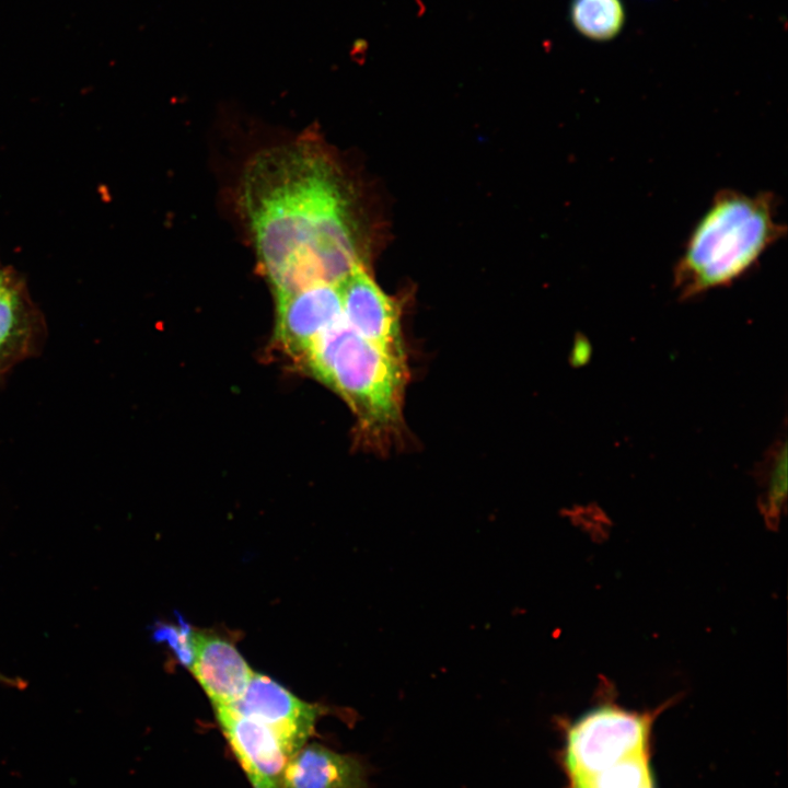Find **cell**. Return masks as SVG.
<instances>
[{"label":"cell","instance_id":"6da1fadb","mask_svg":"<svg viewBox=\"0 0 788 788\" xmlns=\"http://www.w3.org/2000/svg\"><path fill=\"white\" fill-rule=\"evenodd\" d=\"M240 201L276 296L317 282L338 285L362 266L348 190L314 144L258 153L245 169Z\"/></svg>","mask_w":788,"mask_h":788},{"label":"cell","instance_id":"ba28073f","mask_svg":"<svg viewBox=\"0 0 788 788\" xmlns=\"http://www.w3.org/2000/svg\"><path fill=\"white\" fill-rule=\"evenodd\" d=\"M220 729L253 788H280L290 755L278 735L265 725L229 707H216Z\"/></svg>","mask_w":788,"mask_h":788},{"label":"cell","instance_id":"e0dca14e","mask_svg":"<svg viewBox=\"0 0 788 788\" xmlns=\"http://www.w3.org/2000/svg\"><path fill=\"white\" fill-rule=\"evenodd\" d=\"M11 283L12 281L10 278L0 270V293H2Z\"/></svg>","mask_w":788,"mask_h":788},{"label":"cell","instance_id":"5b68a950","mask_svg":"<svg viewBox=\"0 0 788 788\" xmlns=\"http://www.w3.org/2000/svg\"><path fill=\"white\" fill-rule=\"evenodd\" d=\"M229 707L271 729L290 757L314 734L323 708L299 699L273 679L254 673L243 695Z\"/></svg>","mask_w":788,"mask_h":788},{"label":"cell","instance_id":"2e32d148","mask_svg":"<svg viewBox=\"0 0 788 788\" xmlns=\"http://www.w3.org/2000/svg\"><path fill=\"white\" fill-rule=\"evenodd\" d=\"M0 683L10 687L25 688L27 683L20 677H11L0 672Z\"/></svg>","mask_w":788,"mask_h":788},{"label":"cell","instance_id":"277c9868","mask_svg":"<svg viewBox=\"0 0 788 788\" xmlns=\"http://www.w3.org/2000/svg\"><path fill=\"white\" fill-rule=\"evenodd\" d=\"M654 715L599 705L568 729L564 762L568 776L590 772L623 756L649 750Z\"/></svg>","mask_w":788,"mask_h":788},{"label":"cell","instance_id":"7a4b0ae2","mask_svg":"<svg viewBox=\"0 0 788 788\" xmlns=\"http://www.w3.org/2000/svg\"><path fill=\"white\" fill-rule=\"evenodd\" d=\"M787 233L770 192L746 194L725 188L688 234L673 269V287L682 300L728 287L760 263Z\"/></svg>","mask_w":788,"mask_h":788},{"label":"cell","instance_id":"4fadbf2b","mask_svg":"<svg viewBox=\"0 0 788 788\" xmlns=\"http://www.w3.org/2000/svg\"><path fill=\"white\" fill-rule=\"evenodd\" d=\"M570 19L580 34L606 40L622 30L625 11L621 0H572Z\"/></svg>","mask_w":788,"mask_h":788},{"label":"cell","instance_id":"3957f363","mask_svg":"<svg viewBox=\"0 0 788 788\" xmlns=\"http://www.w3.org/2000/svg\"><path fill=\"white\" fill-rule=\"evenodd\" d=\"M304 360L317 379L350 405L370 447L384 449L399 436L405 360L362 337L344 316L315 339Z\"/></svg>","mask_w":788,"mask_h":788},{"label":"cell","instance_id":"7c38bea8","mask_svg":"<svg viewBox=\"0 0 788 788\" xmlns=\"http://www.w3.org/2000/svg\"><path fill=\"white\" fill-rule=\"evenodd\" d=\"M568 778L570 788H654L649 750L626 755Z\"/></svg>","mask_w":788,"mask_h":788},{"label":"cell","instance_id":"5bb4252c","mask_svg":"<svg viewBox=\"0 0 788 788\" xmlns=\"http://www.w3.org/2000/svg\"><path fill=\"white\" fill-rule=\"evenodd\" d=\"M760 479L763 484L764 512L777 517L786 498L787 445L785 437L777 439L760 463Z\"/></svg>","mask_w":788,"mask_h":788},{"label":"cell","instance_id":"30bf717a","mask_svg":"<svg viewBox=\"0 0 788 788\" xmlns=\"http://www.w3.org/2000/svg\"><path fill=\"white\" fill-rule=\"evenodd\" d=\"M367 787V768L358 757L311 743L288 760L280 788Z\"/></svg>","mask_w":788,"mask_h":788},{"label":"cell","instance_id":"9c48e42d","mask_svg":"<svg viewBox=\"0 0 788 788\" xmlns=\"http://www.w3.org/2000/svg\"><path fill=\"white\" fill-rule=\"evenodd\" d=\"M189 668L213 708L234 704L254 675L229 639L206 630H194V657Z\"/></svg>","mask_w":788,"mask_h":788},{"label":"cell","instance_id":"9a60e30c","mask_svg":"<svg viewBox=\"0 0 788 788\" xmlns=\"http://www.w3.org/2000/svg\"><path fill=\"white\" fill-rule=\"evenodd\" d=\"M153 636L158 641H165L182 664L190 667L194 657V630L181 616L177 625H159Z\"/></svg>","mask_w":788,"mask_h":788},{"label":"cell","instance_id":"8fae6325","mask_svg":"<svg viewBox=\"0 0 788 788\" xmlns=\"http://www.w3.org/2000/svg\"><path fill=\"white\" fill-rule=\"evenodd\" d=\"M42 326L16 286L0 293V375L34 352Z\"/></svg>","mask_w":788,"mask_h":788},{"label":"cell","instance_id":"8992f818","mask_svg":"<svg viewBox=\"0 0 788 788\" xmlns=\"http://www.w3.org/2000/svg\"><path fill=\"white\" fill-rule=\"evenodd\" d=\"M337 286L348 325L384 351L405 360L399 305L374 282L363 265Z\"/></svg>","mask_w":788,"mask_h":788},{"label":"cell","instance_id":"52a82bcc","mask_svg":"<svg viewBox=\"0 0 788 788\" xmlns=\"http://www.w3.org/2000/svg\"><path fill=\"white\" fill-rule=\"evenodd\" d=\"M276 298V335L283 348L298 358H304L315 339L343 318L337 285L317 282Z\"/></svg>","mask_w":788,"mask_h":788}]
</instances>
